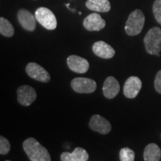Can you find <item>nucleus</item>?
<instances>
[{
    "instance_id": "obj_19",
    "label": "nucleus",
    "mask_w": 161,
    "mask_h": 161,
    "mask_svg": "<svg viewBox=\"0 0 161 161\" xmlns=\"http://www.w3.org/2000/svg\"><path fill=\"white\" fill-rule=\"evenodd\" d=\"M135 159V153L128 147L122 148L119 152V160L121 161H134Z\"/></svg>"
},
{
    "instance_id": "obj_16",
    "label": "nucleus",
    "mask_w": 161,
    "mask_h": 161,
    "mask_svg": "<svg viewBox=\"0 0 161 161\" xmlns=\"http://www.w3.org/2000/svg\"><path fill=\"white\" fill-rule=\"evenodd\" d=\"M86 6L89 10L98 13H106L111 8L109 0H87Z\"/></svg>"
},
{
    "instance_id": "obj_7",
    "label": "nucleus",
    "mask_w": 161,
    "mask_h": 161,
    "mask_svg": "<svg viewBox=\"0 0 161 161\" xmlns=\"http://www.w3.org/2000/svg\"><path fill=\"white\" fill-rule=\"evenodd\" d=\"M17 101L23 106H29L37 98V92L29 85H22L17 90Z\"/></svg>"
},
{
    "instance_id": "obj_17",
    "label": "nucleus",
    "mask_w": 161,
    "mask_h": 161,
    "mask_svg": "<svg viewBox=\"0 0 161 161\" xmlns=\"http://www.w3.org/2000/svg\"><path fill=\"white\" fill-rule=\"evenodd\" d=\"M143 158L146 161H159L161 158L160 147L155 143L148 144L145 148Z\"/></svg>"
},
{
    "instance_id": "obj_5",
    "label": "nucleus",
    "mask_w": 161,
    "mask_h": 161,
    "mask_svg": "<svg viewBox=\"0 0 161 161\" xmlns=\"http://www.w3.org/2000/svg\"><path fill=\"white\" fill-rule=\"evenodd\" d=\"M71 87L78 93H92L97 88V84L94 80L88 78H75L71 81Z\"/></svg>"
},
{
    "instance_id": "obj_10",
    "label": "nucleus",
    "mask_w": 161,
    "mask_h": 161,
    "mask_svg": "<svg viewBox=\"0 0 161 161\" xmlns=\"http://www.w3.org/2000/svg\"><path fill=\"white\" fill-rule=\"evenodd\" d=\"M67 65L70 70L79 74L86 73L90 67L89 62L86 59L75 55H70L67 58Z\"/></svg>"
},
{
    "instance_id": "obj_3",
    "label": "nucleus",
    "mask_w": 161,
    "mask_h": 161,
    "mask_svg": "<svg viewBox=\"0 0 161 161\" xmlns=\"http://www.w3.org/2000/svg\"><path fill=\"white\" fill-rule=\"evenodd\" d=\"M144 45L146 52L150 55H157L161 51V29L153 27L144 37Z\"/></svg>"
},
{
    "instance_id": "obj_21",
    "label": "nucleus",
    "mask_w": 161,
    "mask_h": 161,
    "mask_svg": "<svg viewBox=\"0 0 161 161\" xmlns=\"http://www.w3.org/2000/svg\"><path fill=\"white\" fill-rule=\"evenodd\" d=\"M153 14L157 22L161 25V0H155L153 5Z\"/></svg>"
},
{
    "instance_id": "obj_2",
    "label": "nucleus",
    "mask_w": 161,
    "mask_h": 161,
    "mask_svg": "<svg viewBox=\"0 0 161 161\" xmlns=\"http://www.w3.org/2000/svg\"><path fill=\"white\" fill-rule=\"evenodd\" d=\"M145 15L142 11L136 9L130 14L127 19L125 31L129 36L137 35L142 31L145 24Z\"/></svg>"
},
{
    "instance_id": "obj_12",
    "label": "nucleus",
    "mask_w": 161,
    "mask_h": 161,
    "mask_svg": "<svg viewBox=\"0 0 161 161\" xmlns=\"http://www.w3.org/2000/svg\"><path fill=\"white\" fill-rule=\"evenodd\" d=\"M18 21L22 27L28 31H34L36 29L35 16L25 9H20L17 12Z\"/></svg>"
},
{
    "instance_id": "obj_14",
    "label": "nucleus",
    "mask_w": 161,
    "mask_h": 161,
    "mask_svg": "<svg viewBox=\"0 0 161 161\" xmlns=\"http://www.w3.org/2000/svg\"><path fill=\"white\" fill-rule=\"evenodd\" d=\"M92 52L96 56L104 59H110L115 55V50L104 41H97L92 45Z\"/></svg>"
},
{
    "instance_id": "obj_22",
    "label": "nucleus",
    "mask_w": 161,
    "mask_h": 161,
    "mask_svg": "<svg viewBox=\"0 0 161 161\" xmlns=\"http://www.w3.org/2000/svg\"><path fill=\"white\" fill-rule=\"evenodd\" d=\"M154 88L157 92L161 94V70L156 75L155 79H154Z\"/></svg>"
},
{
    "instance_id": "obj_20",
    "label": "nucleus",
    "mask_w": 161,
    "mask_h": 161,
    "mask_svg": "<svg viewBox=\"0 0 161 161\" xmlns=\"http://www.w3.org/2000/svg\"><path fill=\"white\" fill-rule=\"evenodd\" d=\"M11 150V144L9 141L3 136H0V154L3 155L8 154Z\"/></svg>"
},
{
    "instance_id": "obj_11",
    "label": "nucleus",
    "mask_w": 161,
    "mask_h": 161,
    "mask_svg": "<svg viewBox=\"0 0 161 161\" xmlns=\"http://www.w3.org/2000/svg\"><path fill=\"white\" fill-rule=\"evenodd\" d=\"M105 20L97 13L90 14L84 19L83 25L89 31H98L105 27Z\"/></svg>"
},
{
    "instance_id": "obj_13",
    "label": "nucleus",
    "mask_w": 161,
    "mask_h": 161,
    "mask_svg": "<svg viewBox=\"0 0 161 161\" xmlns=\"http://www.w3.org/2000/svg\"><path fill=\"white\" fill-rule=\"evenodd\" d=\"M102 90L104 97L108 99H113L120 91L119 83L114 76H109L104 80Z\"/></svg>"
},
{
    "instance_id": "obj_15",
    "label": "nucleus",
    "mask_w": 161,
    "mask_h": 161,
    "mask_svg": "<svg viewBox=\"0 0 161 161\" xmlns=\"http://www.w3.org/2000/svg\"><path fill=\"white\" fill-rule=\"evenodd\" d=\"M60 160L62 161H87L89 160V154L85 149L77 147L71 153L67 152L62 153Z\"/></svg>"
},
{
    "instance_id": "obj_4",
    "label": "nucleus",
    "mask_w": 161,
    "mask_h": 161,
    "mask_svg": "<svg viewBox=\"0 0 161 161\" xmlns=\"http://www.w3.org/2000/svg\"><path fill=\"white\" fill-rule=\"evenodd\" d=\"M36 19L43 27L48 30H54L58 25L57 19L51 10L45 7H40L36 10Z\"/></svg>"
},
{
    "instance_id": "obj_9",
    "label": "nucleus",
    "mask_w": 161,
    "mask_h": 161,
    "mask_svg": "<svg viewBox=\"0 0 161 161\" xmlns=\"http://www.w3.org/2000/svg\"><path fill=\"white\" fill-rule=\"evenodd\" d=\"M142 88V81L136 76H130L126 80L124 84L123 93L128 98L136 97Z\"/></svg>"
},
{
    "instance_id": "obj_23",
    "label": "nucleus",
    "mask_w": 161,
    "mask_h": 161,
    "mask_svg": "<svg viewBox=\"0 0 161 161\" xmlns=\"http://www.w3.org/2000/svg\"><path fill=\"white\" fill-rule=\"evenodd\" d=\"M156 55L158 56V57H160V53H158V54H157Z\"/></svg>"
},
{
    "instance_id": "obj_1",
    "label": "nucleus",
    "mask_w": 161,
    "mask_h": 161,
    "mask_svg": "<svg viewBox=\"0 0 161 161\" xmlns=\"http://www.w3.org/2000/svg\"><path fill=\"white\" fill-rule=\"evenodd\" d=\"M24 152L31 161H50L51 156L45 147L35 138L30 137L23 143Z\"/></svg>"
},
{
    "instance_id": "obj_8",
    "label": "nucleus",
    "mask_w": 161,
    "mask_h": 161,
    "mask_svg": "<svg viewBox=\"0 0 161 161\" xmlns=\"http://www.w3.org/2000/svg\"><path fill=\"white\" fill-rule=\"evenodd\" d=\"M89 127L93 131L101 134H108L111 130V124L109 121L98 114L92 116L90 118Z\"/></svg>"
},
{
    "instance_id": "obj_18",
    "label": "nucleus",
    "mask_w": 161,
    "mask_h": 161,
    "mask_svg": "<svg viewBox=\"0 0 161 161\" xmlns=\"http://www.w3.org/2000/svg\"><path fill=\"white\" fill-rule=\"evenodd\" d=\"M0 33L6 37H11L14 35V29L12 24L4 17L0 18Z\"/></svg>"
},
{
    "instance_id": "obj_6",
    "label": "nucleus",
    "mask_w": 161,
    "mask_h": 161,
    "mask_svg": "<svg viewBox=\"0 0 161 161\" xmlns=\"http://www.w3.org/2000/svg\"><path fill=\"white\" fill-rule=\"evenodd\" d=\"M25 72L30 78L37 81L47 83L51 79L49 72L46 71L43 66L35 62H31L27 64Z\"/></svg>"
}]
</instances>
